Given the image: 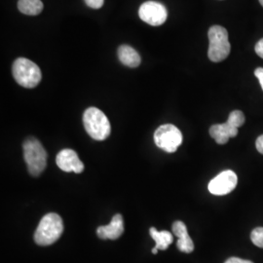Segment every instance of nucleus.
Returning a JSON list of instances; mask_svg holds the SVG:
<instances>
[{"instance_id": "f257e3e1", "label": "nucleus", "mask_w": 263, "mask_h": 263, "mask_svg": "<svg viewBox=\"0 0 263 263\" xmlns=\"http://www.w3.org/2000/svg\"><path fill=\"white\" fill-rule=\"evenodd\" d=\"M64 231L62 217L55 213L43 216L34 233V241L39 246H50L60 239Z\"/></svg>"}, {"instance_id": "f03ea898", "label": "nucleus", "mask_w": 263, "mask_h": 263, "mask_svg": "<svg viewBox=\"0 0 263 263\" xmlns=\"http://www.w3.org/2000/svg\"><path fill=\"white\" fill-rule=\"evenodd\" d=\"M83 123L87 134L95 141H104L110 135L111 127L108 118L97 107H89L85 110Z\"/></svg>"}, {"instance_id": "7ed1b4c3", "label": "nucleus", "mask_w": 263, "mask_h": 263, "mask_svg": "<svg viewBox=\"0 0 263 263\" xmlns=\"http://www.w3.org/2000/svg\"><path fill=\"white\" fill-rule=\"evenodd\" d=\"M23 149L29 174L33 177H38L43 173L47 165L46 151L40 141L34 138L26 140L23 144Z\"/></svg>"}, {"instance_id": "20e7f679", "label": "nucleus", "mask_w": 263, "mask_h": 263, "mask_svg": "<svg viewBox=\"0 0 263 263\" xmlns=\"http://www.w3.org/2000/svg\"><path fill=\"white\" fill-rule=\"evenodd\" d=\"M209 59L214 63H219L226 60L230 54L231 45L228 40L226 28L220 26H213L209 29Z\"/></svg>"}, {"instance_id": "39448f33", "label": "nucleus", "mask_w": 263, "mask_h": 263, "mask_svg": "<svg viewBox=\"0 0 263 263\" xmlns=\"http://www.w3.org/2000/svg\"><path fill=\"white\" fill-rule=\"evenodd\" d=\"M12 73L18 84L29 89L36 87L42 78L39 66L26 58H19L14 62Z\"/></svg>"}, {"instance_id": "423d86ee", "label": "nucleus", "mask_w": 263, "mask_h": 263, "mask_svg": "<svg viewBox=\"0 0 263 263\" xmlns=\"http://www.w3.org/2000/svg\"><path fill=\"white\" fill-rule=\"evenodd\" d=\"M154 141L161 149L174 153L182 143V134L175 125L165 124L160 126L154 133Z\"/></svg>"}, {"instance_id": "0eeeda50", "label": "nucleus", "mask_w": 263, "mask_h": 263, "mask_svg": "<svg viewBox=\"0 0 263 263\" xmlns=\"http://www.w3.org/2000/svg\"><path fill=\"white\" fill-rule=\"evenodd\" d=\"M139 16L144 23L153 27H158L166 22L168 18V11L159 2L146 1L141 4L139 10Z\"/></svg>"}, {"instance_id": "6e6552de", "label": "nucleus", "mask_w": 263, "mask_h": 263, "mask_svg": "<svg viewBox=\"0 0 263 263\" xmlns=\"http://www.w3.org/2000/svg\"><path fill=\"white\" fill-rule=\"evenodd\" d=\"M238 183L237 175L233 171L227 170L217 175L215 179H212L209 183V191L217 196L226 195L232 192Z\"/></svg>"}, {"instance_id": "1a4fd4ad", "label": "nucleus", "mask_w": 263, "mask_h": 263, "mask_svg": "<svg viewBox=\"0 0 263 263\" xmlns=\"http://www.w3.org/2000/svg\"><path fill=\"white\" fill-rule=\"evenodd\" d=\"M57 165L60 169L66 173L73 172L80 174L84 170V164L80 161L77 153L72 149H63L57 155Z\"/></svg>"}, {"instance_id": "9d476101", "label": "nucleus", "mask_w": 263, "mask_h": 263, "mask_svg": "<svg viewBox=\"0 0 263 263\" xmlns=\"http://www.w3.org/2000/svg\"><path fill=\"white\" fill-rule=\"evenodd\" d=\"M124 232L123 226V216L121 215H115L113 216L110 223L106 226H100L97 229V234L103 240H116Z\"/></svg>"}, {"instance_id": "9b49d317", "label": "nucleus", "mask_w": 263, "mask_h": 263, "mask_svg": "<svg viewBox=\"0 0 263 263\" xmlns=\"http://www.w3.org/2000/svg\"><path fill=\"white\" fill-rule=\"evenodd\" d=\"M173 233L179 238L177 242V247L180 252L190 254L194 250V244L192 239L188 234L186 226L182 221H175L173 223Z\"/></svg>"}, {"instance_id": "f8f14e48", "label": "nucleus", "mask_w": 263, "mask_h": 263, "mask_svg": "<svg viewBox=\"0 0 263 263\" xmlns=\"http://www.w3.org/2000/svg\"><path fill=\"white\" fill-rule=\"evenodd\" d=\"M238 129L226 121L223 124L213 125L210 128V135L218 144H226L230 138H235Z\"/></svg>"}, {"instance_id": "ddd939ff", "label": "nucleus", "mask_w": 263, "mask_h": 263, "mask_svg": "<svg viewBox=\"0 0 263 263\" xmlns=\"http://www.w3.org/2000/svg\"><path fill=\"white\" fill-rule=\"evenodd\" d=\"M151 236L152 239L155 241V247L152 249V254H157V251H165L169 248L170 245L173 243L174 237L170 233L169 231L163 230V231H157L155 227H151Z\"/></svg>"}, {"instance_id": "4468645a", "label": "nucleus", "mask_w": 263, "mask_h": 263, "mask_svg": "<svg viewBox=\"0 0 263 263\" xmlns=\"http://www.w3.org/2000/svg\"><path fill=\"white\" fill-rule=\"evenodd\" d=\"M118 58L124 66L132 68L141 65V57L139 53L129 45H122L118 48Z\"/></svg>"}, {"instance_id": "2eb2a0df", "label": "nucleus", "mask_w": 263, "mask_h": 263, "mask_svg": "<svg viewBox=\"0 0 263 263\" xmlns=\"http://www.w3.org/2000/svg\"><path fill=\"white\" fill-rule=\"evenodd\" d=\"M18 9L21 13L28 16H36L43 10L41 0H19Z\"/></svg>"}, {"instance_id": "dca6fc26", "label": "nucleus", "mask_w": 263, "mask_h": 263, "mask_svg": "<svg viewBox=\"0 0 263 263\" xmlns=\"http://www.w3.org/2000/svg\"><path fill=\"white\" fill-rule=\"evenodd\" d=\"M227 122L230 125H232L233 127H235L237 129H239L240 127H242L245 123L244 113L241 110H234L229 114V117L227 119Z\"/></svg>"}, {"instance_id": "f3484780", "label": "nucleus", "mask_w": 263, "mask_h": 263, "mask_svg": "<svg viewBox=\"0 0 263 263\" xmlns=\"http://www.w3.org/2000/svg\"><path fill=\"white\" fill-rule=\"evenodd\" d=\"M251 240L256 247L263 249V227H256L251 233Z\"/></svg>"}, {"instance_id": "a211bd4d", "label": "nucleus", "mask_w": 263, "mask_h": 263, "mask_svg": "<svg viewBox=\"0 0 263 263\" xmlns=\"http://www.w3.org/2000/svg\"><path fill=\"white\" fill-rule=\"evenodd\" d=\"M87 6L93 9H100L104 5V0H85Z\"/></svg>"}, {"instance_id": "6ab92c4d", "label": "nucleus", "mask_w": 263, "mask_h": 263, "mask_svg": "<svg viewBox=\"0 0 263 263\" xmlns=\"http://www.w3.org/2000/svg\"><path fill=\"white\" fill-rule=\"evenodd\" d=\"M254 50H255L256 54L263 59V38L256 43Z\"/></svg>"}, {"instance_id": "aec40b11", "label": "nucleus", "mask_w": 263, "mask_h": 263, "mask_svg": "<svg viewBox=\"0 0 263 263\" xmlns=\"http://www.w3.org/2000/svg\"><path fill=\"white\" fill-rule=\"evenodd\" d=\"M254 76L257 77V79H258V81H259L260 86H261V88H262L263 90V67L256 68V69L254 70Z\"/></svg>"}, {"instance_id": "412c9836", "label": "nucleus", "mask_w": 263, "mask_h": 263, "mask_svg": "<svg viewBox=\"0 0 263 263\" xmlns=\"http://www.w3.org/2000/svg\"><path fill=\"white\" fill-rule=\"evenodd\" d=\"M224 263H254L251 260H247V259H242L239 257H230L226 260Z\"/></svg>"}, {"instance_id": "4be33fe9", "label": "nucleus", "mask_w": 263, "mask_h": 263, "mask_svg": "<svg viewBox=\"0 0 263 263\" xmlns=\"http://www.w3.org/2000/svg\"><path fill=\"white\" fill-rule=\"evenodd\" d=\"M255 146H256L257 151H258L259 153L263 154V135L259 136V137L257 138L256 142H255Z\"/></svg>"}, {"instance_id": "5701e85b", "label": "nucleus", "mask_w": 263, "mask_h": 263, "mask_svg": "<svg viewBox=\"0 0 263 263\" xmlns=\"http://www.w3.org/2000/svg\"><path fill=\"white\" fill-rule=\"evenodd\" d=\"M259 3H260V4H261V5H262V7H263V0H259Z\"/></svg>"}]
</instances>
